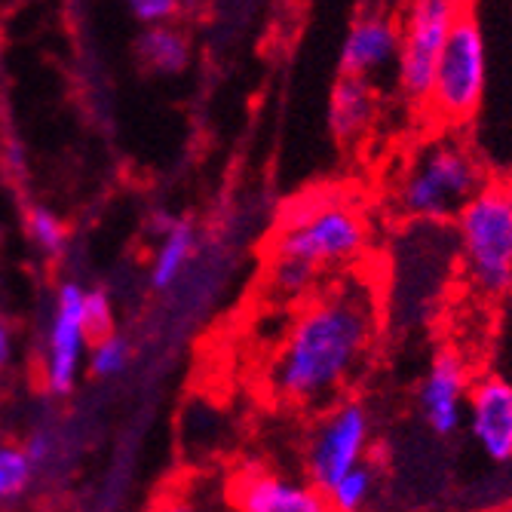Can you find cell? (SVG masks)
Returning a JSON list of instances; mask_svg holds the SVG:
<instances>
[{
	"label": "cell",
	"mask_w": 512,
	"mask_h": 512,
	"mask_svg": "<svg viewBox=\"0 0 512 512\" xmlns=\"http://www.w3.org/2000/svg\"><path fill=\"white\" fill-rule=\"evenodd\" d=\"M175 221H178L175 215H169V212H157V215L148 221V227H151V234H154V237H160V240H163V237L169 234V230L175 227Z\"/></svg>",
	"instance_id": "obj_25"
},
{
	"label": "cell",
	"mask_w": 512,
	"mask_h": 512,
	"mask_svg": "<svg viewBox=\"0 0 512 512\" xmlns=\"http://www.w3.org/2000/svg\"><path fill=\"white\" fill-rule=\"evenodd\" d=\"M148 512H224V509L200 494H175L172 491L163 500H157Z\"/></svg>",
	"instance_id": "obj_23"
},
{
	"label": "cell",
	"mask_w": 512,
	"mask_h": 512,
	"mask_svg": "<svg viewBox=\"0 0 512 512\" xmlns=\"http://www.w3.org/2000/svg\"><path fill=\"white\" fill-rule=\"evenodd\" d=\"M467 424L473 442L494 463H512V378L485 371L473 378L467 396Z\"/></svg>",
	"instance_id": "obj_11"
},
{
	"label": "cell",
	"mask_w": 512,
	"mask_h": 512,
	"mask_svg": "<svg viewBox=\"0 0 512 512\" xmlns=\"http://www.w3.org/2000/svg\"><path fill=\"white\" fill-rule=\"evenodd\" d=\"M371 433H375V427H371V414L362 402L341 399L338 405H332L310 430L304 448L307 485L322 494L329 491L344 473L365 460Z\"/></svg>",
	"instance_id": "obj_7"
},
{
	"label": "cell",
	"mask_w": 512,
	"mask_h": 512,
	"mask_svg": "<svg viewBox=\"0 0 512 512\" xmlns=\"http://www.w3.org/2000/svg\"><path fill=\"white\" fill-rule=\"evenodd\" d=\"M485 86H488L485 31L476 10L470 4H463L442 46L424 111L442 126H467L485 102Z\"/></svg>",
	"instance_id": "obj_4"
},
{
	"label": "cell",
	"mask_w": 512,
	"mask_h": 512,
	"mask_svg": "<svg viewBox=\"0 0 512 512\" xmlns=\"http://www.w3.org/2000/svg\"><path fill=\"white\" fill-rule=\"evenodd\" d=\"M194 240H197L194 224L184 221V218H178L175 227L160 240L157 255H154V264H151V286L157 292L172 289L178 279H181L184 267H188V261L194 255Z\"/></svg>",
	"instance_id": "obj_16"
},
{
	"label": "cell",
	"mask_w": 512,
	"mask_h": 512,
	"mask_svg": "<svg viewBox=\"0 0 512 512\" xmlns=\"http://www.w3.org/2000/svg\"><path fill=\"white\" fill-rule=\"evenodd\" d=\"M83 322H86V335L89 338H108L114 329V307L111 295L105 289H86L83 292Z\"/></svg>",
	"instance_id": "obj_21"
},
{
	"label": "cell",
	"mask_w": 512,
	"mask_h": 512,
	"mask_svg": "<svg viewBox=\"0 0 512 512\" xmlns=\"http://www.w3.org/2000/svg\"><path fill=\"white\" fill-rule=\"evenodd\" d=\"M83 286L68 279L59 286L56 313L46 329V356H43V375L46 387L56 396H68L77 387L80 365L86 356V322H83Z\"/></svg>",
	"instance_id": "obj_9"
},
{
	"label": "cell",
	"mask_w": 512,
	"mask_h": 512,
	"mask_svg": "<svg viewBox=\"0 0 512 512\" xmlns=\"http://www.w3.org/2000/svg\"><path fill=\"white\" fill-rule=\"evenodd\" d=\"M135 56L145 71L157 77H175L191 62V43L175 25H154L138 34Z\"/></svg>",
	"instance_id": "obj_14"
},
{
	"label": "cell",
	"mask_w": 512,
	"mask_h": 512,
	"mask_svg": "<svg viewBox=\"0 0 512 512\" xmlns=\"http://www.w3.org/2000/svg\"><path fill=\"white\" fill-rule=\"evenodd\" d=\"M22 448H25V454H28V460H31V467H34V470H40L43 463L53 457V439L46 436V433L28 436V442H25Z\"/></svg>",
	"instance_id": "obj_24"
},
{
	"label": "cell",
	"mask_w": 512,
	"mask_h": 512,
	"mask_svg": "<svg viewBox=\"0 0 512 512\" xmlns=\"http://www.w3.org/2000/svg\"><path fill=\"white\" fill-rule=\"evenodd\" d=\"M129 13H132L135 22H142L145 28L172 25V19L181 13V4H178V0H132Z\"/></svg>",
	"instance_id": "obj_22"
},
{
	"label": "cell",
	"mask_w": 512,
	"mask_h": 512,
	"mask_svg": "<svg viewBox=\"0 0 512 512\" xmlns=\"http://www.w3.org/2000/svg\"><path fill=\"white\" fill-rule=\"evenodd\" d=\"M460 10L463 4H457V0H417V4H408L402 10L396 86L399 96L417 111L427 108L442 46Z\"/></svg>",
	"instance_id": "obj_6"
},
{
	"label": "cell",
	"mask_w": 512,
	"mask_h": 512,
	"mask_svg": "<svg viewBox=\"0 0 512 512\" xmlns=\"http://www.w3.org/2000/svg\"><path fill=\"white\" fill-rule=\"evenodd\" d=\"M491 512H512V500H509V503H500V506H494Z\"/></svg>",
	"instance_id": "obj_28"
},
{
	"label": "cell",
	"mask_w": 512,
	"mask_h": 512,
	"mask_svg": "<svg viewBox=\"0 0 512 512\" xmlns=\"http://www.w3.org/2000/svg\"><path fill=\"white\" fill-rule=\"evenodd\" d=\"M488 166L476 151L454 138H436L417 151L414 163L399 181V206L405 215L430 224L457 218L482 188H488Z\"/></svg>",
	"instance_id": "obj_2"
},
{
	"label": "cell",
	"mask_w": 512,
	"mask_h": 512,
	"mask_svg": "<svg viewBox=\"0 0 512 512\" xmlns=\"http://www.w3.org/2000/svg\"><path fill=\"white\" fill-rule=\"evenodd\" d=\"M368 249V221L362 212L329 194H307L295 200L279 224L270 252L298 258L316 270L356 261Z\"/></svg>",
	"instance_id": "obj_3"
},
{
	"label": "cell",
	"mask_w": 512,
	"mask_h": 512,
	"mask_svg": "<svg viewBox=\"0 0 512 512\" xmlns=\"http://www.w3.org/2000/svg\"><path fill=\"white\" fill-rule=\"evenodd\" d=\"M378 335V295L359 276L316 292L283 335L270 390L276 399L301 408L332 402L368 356Z\"/></svg>",
	"instance_id": "obj_1"
},
{
	"label": "cell",
	"mask_w": 512,
	"mask_h": 512,
	"mask_svg": "<svg viewBox=\"0 0 512 512\" xmlns=\"http://www.w3.org/2000/svg\"><path fill=\"white\" fill-rule=\"evenodd\" d=\"M25 230L31 243L46 255V258H62L68 249V230L59 221V215H53L50 209L43 206H31L25 215Z\"/></svg>",
	"instance_id": "obj_19"
},
{
	"label": "cell",
	"mask_w": 512,
	"mask_h": 512,
	"mask_svg": "<svg viewBox=\"0 0 512 512\" xmlns=\"http://www.w3.org/2000/svg\"><path fill=\"white\" fill-rule=\"evenodd\" d=\"M503 188V197H506V203H509V209H512V175L506 178V184H500Z\"/></svg>",
	"instance_id": "obj_27"
},
{
	"label": "cell",
	"mask_w": 512,
	"mask_h": 512,
	"mask_svg": "<svg viewBox=\"0 0 512 512\" xmlns=\"http://www.w3.org/2000/svg\"><path fill=\"white\" fill-rule=\"evenodd\" d=\"M237 512H332L329 497L307 482L276 473H252L234 488Z\"/></svg>",
	"instance_id": "obj_12"
},
{
	"label": "cell",
	"mask_w": 512,
	"mask_h": 512,
	"mask_svg": "<svg viewBox=\"0 0 512 512\" xmlns=\"http://www.w3.org/2000/svg\"><path fill=\"white\" fill-rule=\"evenodd\" d=\"M378 117V86L362 77H341L329 96V132L338 145H353Z\"/></svg>",
	"instance_id": "obj_13"
},
{
	"label": "cell",
	"mask_w": 512,
	"mask_h": 512,
	"mask_svg": "<svg viewBox=\"0 0 512 512\" xmlns=\"http://www.w3.org/2000/svg\"><path fill=\"white\" fill-rule=\"evenodd\" d=\"M399 40H402V10L381 7V4L359 7L338 50V74L375 83L378 74L396 65Z\"/></svg>",
	"instance_id": "obj_8"
},
{
	"label": "cell",
	"mask_w": 512,
	"mask_h": 512,
	"mask_svg": "<svg viewBox=\"0 0 512 512\" xmlns=\"http://www.w3.org/2000/svg\"><path fill=\"white\" fill-rule=\"evenodd\" d=\"M34 467L25 454L22 445L13 442H0V503H10L28 491L34 482Z\"/></svg>",
	"instance_id": "obj_18"
},
{
	"label": "cell",
	"mask_w": 512,
	"mask_h": 512,
	"mask_svg": "<svg viewBox=\"0 0 512 512\" xmlns=\"http://www.w3.org/2000/svg\"><path fill=\"white\" fill-rule=\"evenodd\" d=\"M457 249L470 283L485 298L512 295V209L500 184L482 188L454 218Z\"/></svg>",
	"instance_id": "obj_5"
},
{
	"label": "cell",
	"mask_w": 512,
	"mask_h": 512,
	"mask_svg": "<svg viewBox=\"0 0 512 512\" xmlns=\"http://www.w3.org/2000/svg\"><path fill=\"white\" fill-rule=\"evenodd\" d=\"M378 485H381V467L365 457L325 491V497H329L332 512H365L378 494Z\"/></svg>",
	"instance_id": "obj_17"
},
{
	"label": "cell",
	"mask_w": 512,
	"mask_h": 512,
	"mask_svg": "<svg viewBox=\"0 0 512 512\" xmlns=\"http://www.w3.org/2000/svg\"><path fill=\"white\" fill-rule=\"evenodd\" d=\"M470 365L463 362L460 353L454 350H442L433 356L427 375L421 381V414L427 427L442 436L451 439L463 430L467 424V396H470Z\"/></svg>",
	"instance_id": "obj_10"
},
{
	"label": "cell",
	"mask_w": 512,
	"mask_h": 512,
	"mask_svg": "<svg viewBox=\"0 0 512 512\" xmlns=\"http://www.w3.org/2000/svg\"><path fill=\"white\" fill-rule=\"evenodd\" d=\"M129 356H132L129 341L111 332L108 338H102V341L92 344L89 359H86L89 375H92V378H117V375H123V371H126Z\"/></svg>",
	"instance_id": "obj_20"
},
{
	"label": "cell",
	"mask_w": 512,
	"mask_h": 512,
	"mask_svg": "<svg viewBox=\"0 0 512 512\" xmlns=\"http://www.w3.org/2000/svg\"><path fill=\"white\" fill-rule=\"evenodd\" d=\"M13 359V332L10 325L0 319V365H7Z\"/></svg>",
	"instance_id": "obj_26"
},
{
	"label": "cell",
	"mask_w": 512,
	"mask_h": 512,
	"mask_svg": "<svg viewBox=\"0 0 512 512\" xmlns=\"http://www.w3.org/2000/svg\"><path fill=\"white\" fill-rule=\"evenodd\" d=\"M319 276H322V270H316V267H310V264H304L298 258L273 255L267 261V270H264V292L276 304H295V301H304V298L316 295Z\"/></svg>",
	"instance_id": "obj_15"
}]
</instances>
